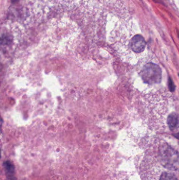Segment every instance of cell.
<instances>
[{
  "instance_id": "7",
  "label": "cell",
  "mask_w": 179,
  "mask_h": 180,
  "mask_svg": "<svg viewBox=\"0 0 179 180\" xmlns=\"http://www.w3.org/2000/svg\"><path fill=\"white\" fill-rule=\"evenodd\" d=\"M169 89L171 91H173L174 90V85L173 83V81H172L171 78H169Z\"/></svg>"
},
{
  "instance_id": "6",
  "label": "cell",
  "mask_w": 179,
  "mask_h": 180,
  "mask_svg": "<svg viewBox=\"0 0 179 180\" xmlns=\"http://www.w3.org/2000/svg\"><path fill=\"white\" fill-rule=\"evenodd\" d=\"M160 180H177V179L173 174L164 172L161 175Z\"/></svg>"
},
{
  "instance_id": "9",
  "label": "cell",
  "mask_w": 179,
  "mask_h": 180,
  "mask_svg": "<svg viewBox=\"0 0 179 180\" xmlns=\"http://www.w3.org/2000/svg\"><path fill=\"white\" fill-rule=\"evenodd\" d=\"M11 1H12V2L14 3V2H17V1H18V0H11Z\"/></svg>"
},
{
  "instance_id": "1",
  "label": "cell",
  "mask_w": 179,
  "mask_h": 180,
  "mask_svg": "<svg viewBox=\"0 0 179 180\" xmlns=\"http://www.w3.org/2000/svg\"><path fill=\"white\" fill-rule=\"evenodd\" d=\"M159 159L161 163L168 170L176 171L179 169V154L169 145L160 147Z\"/></svg>"
},
{
  "instance_id": "8",
  "label": "cell",
  "mask_w": 179,
  "mask_h": 180,
  "mask_svg": "<svg viewBox=\"0 0 179 180\" xmlns=\"http://www.w3.org/2000/svg\"><path fill=\"white\" fill-rule=\"evenodd\" d=\"M174 137H175L176 138H177V139H179V133H177V134H175L173 135Z\"/></svg>"
},
{
  "instance_id": "2",
  "label": "cell",
  "mask_w": 179,
  "mask_h": 180,
  "mask_svg": "<svg viewBox=\"0 0 179 180\" xmlns=\"http://www.w3.org/2000/svg\"><path fill=\"white\" fill-rule=\"evenodd\" d=\"M140 74L144 82L147 84H158L161 81L162 71L160 68L152 63L146 64L142 69Z\"/></svg>"
},
{
  "instance_id": "3",
  "label": "cell",
  "mask_w": 179,
  "mask_h": 180,
  "mask_svg": "<svg viewBox=\"0 0 179 180\" xmlns=\"http://www.w3.org/2000/svg\"><path fill=\"white\" fill-rule=\"evenodd\" d=\"M146 41L144 37L140 35L134 36L130 41V46L133 52L141 53L146 47Z\"/></svg>"
},
{
  "instance_id": "4",
  "label": "cell",
  "mask_w": 179,
  "mask_h": 180,
  "mask_svg": "<svg viewBox=\"0 0 179 180\" xmlns=\"http://www.w3.org/2000/svg\"><path fill=\"white\" fill-rule=\"evenodd\" d=\"M179 120L177 114L175 113H172L169 115L167 118V124L169 126V128L171 130H174L178 125Z\"/></svg>"
},
{
  "instance_id": "5",
  "label": "cell",
  "mask_w": 179,
  "mask_h": 180,
  "mask_svg": "<svg viewBox=\"0 0 179 180\" xmlns=\"http://www.w3.org/2000/svg\"><path fill=\"white\" fill-rule=\"evenodd\" d=\"M4 168L6 171L7 176L8 177L9 180H15L13 174L14 173V166L10 161H6L4 162Z\"/></svg>"
}]
</instances>
